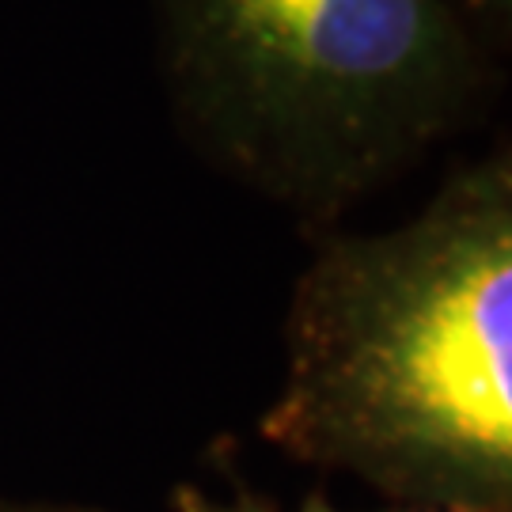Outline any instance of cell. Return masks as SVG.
Here are the masks:
<instances>
[{
  "mask_svg": "<svg viewBox=\"0 0 512 512\" xmlns=\"http://www.w3.org/2000/svg\"><path fill=\"white\" fill-rule=\"evenodd\" d=\"M258 437L391 509L512 512V152L459 164L414 220L311 232Z\"/></svg>",
  "mask_w": 512,
  "mask_h": 512,
  "instance_id": "obj_1",
  "label": "cell"
},
{
  "mask_svg": "<svg viewBox=\"0 0 512 512\" xmlns=\"http://www.w3.org/2000/svg\"><path fill=\"white\" fill-rule=\"evenodd\" d=\"M171 122L311 232L395 183L494 92L448 0H148Z\"/></svg>",
  "mask_w": 512,
  "mask_h": 512,
  "instance_id": "obj_2",
  "label": "cell"
},
{
  "mask_svg": "<svg viewBox=\"0 0 512 512\" xmlns=\"http://www.w3.org/2000/svg\"><path fill=\"white\" fill-rule=\"evenodd\" d=\"M171 512H285L274 497L258 494L255 486H247L243 478H232V494H209L205 486L179 482L171 490ZM293 512H342L323 490H308L300 497ZM380 512H418V509H380Z\"/></svg>",
  "mask_w": 512,
  "mask_h": 512,
  "instance_id": "obj_3",
  "label": "cell"
},
{
  "mask_svg": "<svg viewBox=\"0 0 512 512\" xmlns=\"http://www.w3.org/2000/svg\"><path fill=\"white\" fill-rule=\"evenodd\" d=\"M448 4L494 61L512 54V0H448Z\"/></svg>",
  "mask_w": 512,
  "mask_h": 512,
  "instance_id": "obj_4",
  "label": "cell"
},
{
  "mask_svg": "<svg viewBox=\"0 0 512 512\" xmlns=\"http://www.w3.org/2000/svg\"><path fill=\"white\" fill-rule=\"evenodd\" d=\"M0 512H107L80 501H42V497H0Z\"/></svg>",
  "mask_w": 512,
  "mask_h": 512,
  "instance_id": "obj_5",
  "label": "cell"
}]
</instances>
